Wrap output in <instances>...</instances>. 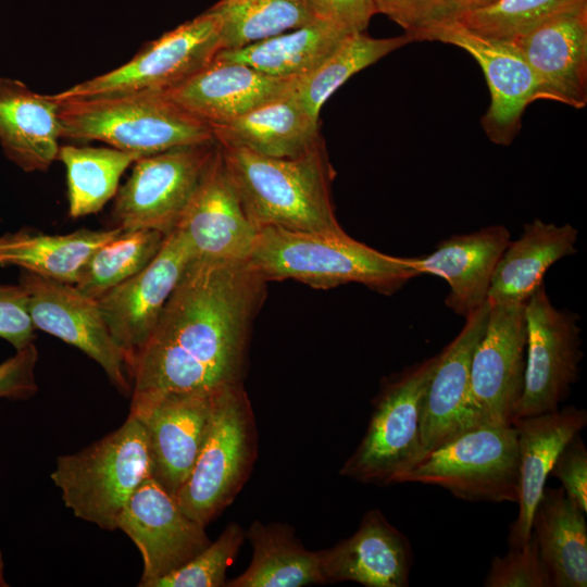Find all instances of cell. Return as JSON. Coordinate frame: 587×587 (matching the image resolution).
<instances>
[{"label":"cell","mask_w":587,"mask_h":587,"mask_svg":"<svg viewBox=\"0 0 587 587\" xmlns=\"http://www.w3.org/2000/svg\"><path fill=\"white\" fill-rule=\"evenodd\" d=\"M265 289L248 261H192L130 367V405L168 392L242 383Z\"/></svg>","instance_id":"6da1fadb"},{"label":"cell","mask_w":587,"mask_h":587,"mask_svg":"<svg viewBox=\"0 0 587 587\" xmlns=\"http://www.w3.org/2000/svg\"><path fill=\"white\" fill-rule=\"evenodd\" d=\"M267 283L294 279L317 289L358 283L392 295L421 275L410 258L388 255L341 233L259 228L248 259Z\"/></svg>","instance_id":"7a4b0ae2"},{"label":"cell","mask_w":587,"mask_h":587,"mask_svg":"<svg viewBox=\"0 0 587 587\" xmlns=\"http://www.w3.org/2000/svg\"><path fill=\"white\" fill-rule=\"evenodd\" d=\"M229 177L258 227L341 233L330 197L332 167L324 146L289 159L220 143Z\"/></svg>","instance_id":"3957f363"},{"label":"cell","mask_w":587,"mask_h":587,"mask_svg":"<svg viewBox=\"0 0 587 587\" xmlns=\"http://www.w3.org/2000/svg\"><path fill=\"white\" fill-rule=\"evenodd\" d=\"M52 96L59 103L61 138L101 141L139 157L214 139L210 125L164 91Z\"/></svg>","instance_id":"277c9868"},{"label":"cell","mask_w":587,"mask_h":587,"mask_svg":"<svg viewBox=\"0 0 587 587\" xmlns=\"http://www.w3.org/2000/svg\"><path fill=\"white\" fill-rule=\"evenodd\" d=\"M152 476L146 428L128 414L114 432L83 450L58 457L50 477L76 517L105 530L118 517L139 485Z\"/></svg>","instance_id":"5b68a950"},{"label":"cell","mask_w":587,"mask_h":587,"mask_svg":"<svg viewBox=\"0 0 587 587\" xmlns=\"http://www.w3.org/2000/svg\"><path fill=\"white\" fill-rule=\"evenodd\" d=\"M258 455V432L242 383L215 394L211 426L192 471L177 492L179 508L207 526L242 489Z\"/></svg>","instance_id":"8992f818"},{"label":"cell","mask_w":587,"mask_h":587,"mask_svg":"<svg viewBox=\"0 0 587 587\" xmlns=\"http://www.w3.org/2000/svg\"><path fill=\"white\" fill-rule=\"evenodd\" d=\"M439 353L384 382L367 429L339 470L341 476L380 486L398 484L425 457L421 408Z\"/></svg>","instance_id":"52a82bcc"},{"label":"cell","mask_w":587,"mask_h":587,"mask_svg":"<svg viewBox=\"0 0 587 587\" xmlns=\"http://www.w3.org/2000/svg\"><path fill=\"white\" fill-rule=\"evenodd\" d=\"M399 483L441 487L472 502H517V433L511 425H482L427 453Z\"/></svg>","instance_id":"ba28073f"},{"label":"cell","mask_w":587,"mask_h":587,"mask_svg":"<svg viewBox=\"0 0 587 587\" xmlns=\"http://www.w3.org/2000/svg\"><path fill=\"white\" fill-rule=\"evenodd\" d=\"M217 150L211 141L141 157L112 208L113 227L152 229L168 235L178 225Z\"/></svg>","instance_id":"9c48e42d"},{"label":"cell","mask_w":587,"mask_h":587,"mask_svg":"<svg viewBox=\"0 0 587 587\" xmlns=\"http://www.w3.org/2000/svg\"><path fill=\"white\" fill-rule=\"evenodd\" d=\"M218 12L209 9L149 42L125 64L54 93L59 98L165 91L198 72L221 50Z\"/></svg>","instance_id":"30bf717a"},{"label":"cell","mask_w":587,"mask_h":587,"mask_svg":"<svg viewBox=\"0 0 587 587\" xmlns=\"http://www.w3.org/2000/svg\"><path fill=\"white\" fill-rule=\"evenodd\" d=\"M525 319L524 387L514 420L558 410L578 378L583 359L577 314L555 308L544 283L526 300Z\"/></svg>","instance_id":"8fae6325"},{"label":"cell","mask_w":587,"mask_h":587,"mask_svg":"<svg viewBox=\"0 0 587 587\" xmlns=\"http://www.w3.org/2000/svg\"><path fill=\"white\" fill-rule=\"evenodd\" d=\"M20 284L35 329L55 336L96 361L110 383L132 395V380L123 351L112 338L97 301L75 285L22 270Z\"/></svg>","instance_id":"7c38bea8"},{"label":"cell","mask_w":587,"mask_h":587,"mask_svg":"<svg viewBox=\"0 0 587 587\" xmlns=\"http://www.w3.org/2000/svg\"><path fill=\"white\" fill-rule=\"evenodd\" d=\"M489 304L471 362L472 405L480 425H511L524 387L525 303Z\"/></svg>","instance_id":"4fadbf2b"},{"label":"cell","mask_w":587,"mask_h":587,"mask_svg":"<svg viewBox=\"0 0 587 587\" xmlns=\"http://www.w3.org/2000/svg\"><path fill=\"white\" fill-rule=\"evenodd\" d=\"M192 261V252L175 229L165 236L161 249L142 271L96 299L112 338L125 355L128 374Z\"/></svg>","instance_id":"5bb4252c"},{"label":"cell","mask_w":587,"mask_h":587,"mask_svg":"<svg viewBox=\"0 0 587 587\" xmlns=\"http://www.w3.org/2000/svg\"><path fill=\"white\" fill-rule=\"evenodd\" d=\"M117 529L132 539L141 554L140 587H152L211 542L205 526L185 514L176 499L152 476L130 496L118 517Z\"/></svg>","instance_id":"9a60e30c"},{"label":"cell","mask_w":587,"mask_h":587,"mask_svg":"<svg viewBox=\"0 0 587 587\" xmlns=\"http://www.w3.org/2000/svg\"><path fill=\"white\" fill-rule=\"evenodd\" d=\"M217 390L168 392L130 405L147 432L152 477L174 498L208 436Z\"/></svg>","instance_id":"2e32d148"},{"label":"cell","mask_w":587,"mask_h":587,"mask_svg":"<svg viewBox=\"0 0 587 587\" xmlns=\"http://www.w3.org/2000/svg\"><path fill=\"white\" fill-rule=\"evenodd\" d=\"M427 40L457 46L482 67L490 91V105L482 117L487 137L509 146L519 134L528 104L537 100L536 77L521 51L510 41L476 35L458 21L435 30Z\"/></svg>","instance_id":"e0dca14e"},{"label":"cell","mask_w":587,"mask_h":587,"mask_svg":"<svg viewBox=\"0 0 587 587\" xmlns=\"http://www.w3.org/2000/svg\"><path fill=\"white\" fill-rule=\"evenodd\" d=\"M175 229L183 236L195 260L248 261L259 228L243 208L218 142L216 153Z\"/></svg>","instance_id":"ac0fdd59"},{"label":"cell","mask_w":587,"mask_h":587,"mask_svg":"<svg viewBox=\"0 0 587 587\" xmlns=\"http://www.w3.org/2000/svg\"><path fill=\"white\" fill-rule=\"evenodd\" d=\"M510 42L536 77L537 100L586 107L587 0L564 8Z\"/></svg>","instance_id":"d6986e66"},{"label":"cell","mask_w":587,"mask_h":587,"mask_svg":"<svg viewBox=\"0 0 587 587\" xmlns=\"http://www.w3.org/2000/svg\"><path fill=\"white\" fill-rule=\"evenodd\" d=\"M489 301L465 319L459 334L439 352L421 408V440L425 455L457 436L482 426L475 415L470 372L482 338Z\"/></svg>","instance_id":"ffe728a7"},{"label":"cell","mask_w":587,"mask_h":587,"mask_svg":"<svg viewBox=\"0 0 587 587\" xmlns=\"http://www.w3.org/2000/svg\"><path fill=\"white\" fill-rule=\"evenodd\" d=\"M295 79L266 75L240 62L213 58L164 92L212 128L287 93Z\"/></svg>","instance_id":"44dd1931"},{"label":"cell","mask_w":587,"mask_h":587,"mask_svg":"<svg viewBox=\"0 0 587 587\" xmlns=\"http://www.w3.org/2000/svg\"><path fill=\"white\" fill-rule=\"evenodd\" d=\"M325 584L354 582L366 587H407L413 564L410 540L377 509L367 511L357 532L320 550Z\"/></svg>","instance_id":"7402d4cb"},{"label":"cell","mask_w":587,"mask_h":587,"mask_svg":"<svg viewBox=\"0 0 587 587\" xmlns=\"http://www.w3.org/2000/svg\"><path fill=\"white\" fill-rule=\"evenodd\" d=\"M510 241L505 226L491 225L450 236L432 253L410 260L421 275L432 274L447 282L446 305L466 319L487 302L496 266Z\"/></svg>","instance_id":"603a6c76"},{"label":"cell","mask_w":587,"mask_h":587,"mask_svg":"<svg viewBox=\"0 0 587 587\" xmlns=\"http://www.w3.org/2000/svg\"><path fill=\"white\" fill-rule=\"evenodd\" d=\"M519 455V512L509 529L510 548L532 536L533 514L562 448L587 425V412L567 405L552 412L514 420Z\"/></svg>","instance_id":"cb8c5ba5"},{"label":"cell","mask_w":587,"mask_h":587,"mask_svg":"<svg viewBox=\"0 0 587 587\" xmlns=\"http://www.w3.org/2000/svg\"><path fill=\"white\" fill-rule=\"evenodd\" d=\"M60 138L54 97L0 78V145L5 157L25 172L47 171L58 158Z\"/></svg>","instance_id":"d4e9b609"},{"label":"cell","mask_w":587,"mask_h":587,"mask_svg":"<svg viewBox=\"0 0 587 587\" xmlns=\"http://www.w3.org/2000/svg\"><path fill=\"white\" fill-rule=\"evenodd\" d=\"M212 129L217 142L268 158H298L323 145L319 120L308 112L292 88L284 96Z\"/></svg>","instance_id":"484cf974"},{"label":"cell","mask_w":587,"mask_h":587,"mask_svg":"<svg viewBox=\"0 0 587 587\" xmlns=\"http://www.w3.org/2000/svg\"><path fill=\"white\" fill-rule=\"evenodd\" d=\"M578 232L569 223L558 225L540 218L526 223L521 236L510 241L492 276L490 303H525L559 260L576 252Z\"/></svg>","instance_id":"4316f807"},{"label":"cell","mask_w":587,"mask_h":587,"mask_svg":"<svg viewBox=\"0 0 587 587\" xmlns=\"http://www.w3.org/2000/svg\"><path fill=\"white\" fill-rule=\"evenodd\" d=\"M585 514L562 487H545L532 520V536L552 587L587 586Z\"/></svg>","instance_id":"83f0119b"},{"label":"cell","mask_w":587,"mask_h":587,"mask_svg":"<svg viewBox=\"0 0 587 587\" xmlns=\"http://www.w3.org/2000/svg\"><path fill=\"white\" fill-rule=\"evenodd\" d=\"M82 228L70 234L50 235L18 230L0 236V266L15 265L42 277L75 285L90 255L122 233Z\"/></svg>","instance_id":"f1b7e54d"},{"label":"cell","mask_w":587,"mask_h":587,"mask_svg":"<svg viewBox=\"0 0 587 587\" xmlns=\"http://www.w3.org/2000/svg\"><path fill=\"white\" fill-rule=\"evenodd\" d=\"M253 548L247 570L225 587H301L325 584L320 551H310L286 524L254 521L246 532Z\"/></svg>","instance_id":"f546056e"},{"label":"cell","mask_w":587,"mask_h":587,"mask_svg":"<svg viewBox=\"0 0 587 587\" xmlns=\"http://www.w3.org/2000/svg\"><path fill=\"white\" fill-rule=\"evenodd\" d=\"M351 32L326 20L215 57L245 63L266 75L297 79L316 68Z\"/></svg>","instance_id":"4dcf8cb0"},{"label":"cell","mask_w":587,"mask_h":587,"mask_svg":"<svg viewBox=\"0 0 587 587\" xmlns=\"http://www.w3.org/2000/svg\"><path fill=\"white\" fill-rule=\"evenodd\" d=\"M140 158L112 147L60 146L57 160L66 170L70 216L78 218L102 210L115 197L123 173Z\"/></svg>","instance_id":"1f68e13d"},{"label":"cell","mask_w":587,"mask_h":587,"mask_svg":"<svg viewBox=\"0 0 587 587\" xmlns=\"http://www.w3.org/2000/svg\"><path fill=\"white\" fill-rule=\"evenodd\" d=\"M221 50H234L324 20L312 0H221ZM327 21V20H326Z\"/></svg>","instance_id":"d6a6232c"},{"label":"cell","mask_w":587,"mask_h":587,"mask_svg":"<svg viewBox=\"0 0 587 587\" xmlns=\"http://www.w3.org/2000/svg\"><path fill=\"white\" fill-rule=\"evenodd\" d=\"M411 42L407 35L374 38L364 32L349 34L312 72L297 78L292 91L308 112L319 120L326 100L352 75Z\"/></svg>","instance_id":"836d02e7"},{"label":"cell","mask_w":587,"mask_h":587,"mask_svg":"<svg viewBox=\"0 0 587 587\" xmlns=\"http://www.w3.org/2000/svg\"><path fill=\"white\" fill-rule=\"evenodd\" d=\"M165 235L152 229L122 230L98 247L80 271L75 286L92 299L142 271L157 255Z\"/></svg>","instance_id":"e575fe53"},{"label":"cell","mask_w":587,"mask_h":587,"mask_svg":"<svg viewBox=\"0 0 587 587\" xmlns=\"http://www.w3.org/2000/svg\"><path fill=\"white\" fill-rule=\"evenodd\" d=\"M583 0H497L461 13L458 22L485 38L513 41L549 16Z\"/></svg>","instance_id":"d590c367"},{"label":"cell","mask_w":587,"mask_h":587,"mask_svg":"<svg viewBox=\"0 0 587 587\" xmlns=\"http://www.w3.org/2000/svg\"><path fill=\"white\" fill-rule=\"evenodd\" d=\"M246 538L242 527L229 523L215 541L180 569L157 580L152 587H221L226 585V571L237 557Z\"/></svg>","instance_id":"8d00e7d4"},{"label":"cell","mask_w":587,"mask_h":587,"mask_svg":"<svg viewBox=\"0 0 587 587\" xmlns=\"http://www.w3.org/2000/svg\"><path fill=\"white\" fill-rule=\"evenodd\" d=\"M376 12L401 26L411 41L427 40L438 28L458 20L455 0H372Z\"/></svg>","instance_id":"74e56055"},{"label":"cell","mask_w":587,"mask_h":587,"mask_svg":"<svg viewBox=\"0 0 587 587\" xmlns=\"http://www.w3.org/2000/svg\"><path fill=\"white\" fill-rule=\"evenodd\" d=\"M485 587H552L541 561L536 540L510 548L503 555L494 557L484 579Z\"/></svg>","instance_id":"f35d334b"},{"label":"cell","mask_w":587,"mask_h":587,"mask_svg":"<svg viewBox=\"0 0 587 587\" xmlns=\"http://www.w3.org/2000/svg\"><path fill=\"white\" fill-rule=\"evenodd\" d=\"M550 475L561 483L566 496L587 513V448L580 433L559 452Z\"/></svg>","instance_id":"ab89813d"},{"label":"cell","mask_w":587,"mask_h":587,"mask_svg":"<svg viewBox=\"0 0 587 587\" xmlns=\"http://www.w3.org/2000/svg\"><path fill=\"white\" fill-rule=\"evenodd\" d=\"M34 330L23 286L0 284V337L20 350L33 344Z\"/></svg>","instance_id":"60d3db41"},{"label":"cell","mask_w":587,"mask_h":587,"mask_svg":"<svg viewBox=\"0 0 587 587\" xmlns=\"http://www.w3.org/2000/svg\"><path fill=\"white\" fill-rule=\"evenodd\" d=\"M38 355L33 342L0 363V398L28 399L37 392L35 367Z\"/></svg>","instance_id":"b9f144b4"},{"label":"cell","mask_w":587,"mask_h":587,"mask_svg":"<svg viewBox=\"0 0 587 587\" xmlns=\"http://www.w3.org/2000/svg\"><path fill=\"white\" fill-rule=\"evenodd\" d=\"M320 15L351 33L365 32L376 9L372 0H312Z\"/></svg>","instance_id":"7bdbcfd3"},{"label":"cell","mask_w":587,"mask_h":587,"mask_svg":"<svg viewBox=\"0 0 587 587\" xmlns=\"http://www.w3.org/2000/svg\"><path fill=\"white\" fill-rule=\"evenodd\" d=\"M497 0H455L461 13L475 9H480L494 3Z\"/></svg>","instance_id":"ee69618b"},{"label":"cell","mask_w":587,"mask_h":587,"mask_svg":"<svg viewBox=\"0 0 587 587\" xmlns=\"http://www.w3.org/2000/svg\"><path fill=\"white\" fill-rule=\"evenodd\" d=\"M7 586H9V584L7 583L4 578V561H3L2 552L0 550V587H7Z\"/></svg>","instance_id":"f6af8a7d"},{"label":"cell","mask_w":587,"mask_h":587,"mask_svg":"<svg viewBox=\"0 0 587 587\" xmlns=\"http://www.w3.org/2000/svg\"><path fill=\"white\" fill-rule=\"evenodd\" d=\"M226 2H235V1H238V0H224Z\"/></svg>","instance_id":"bcb514c9"}]
</instances>
